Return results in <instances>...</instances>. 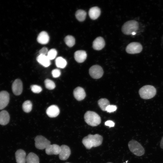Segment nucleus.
I'll use <instances>...</instances> for the list:
<instances>
[{"mask_svg":"<svg viewBox=\"0 0 163 163\" xmlns=\"http://www.w3.org/2000/svg\"><path fill=\"white\" fill-rule=\"evenodd\" d=\"M59 109L56 105H52L49 107L46 110V113L50 117H57L59 113Z\"/></svg>","mask_w":163,"mask_h":163,"instance_id":"nucleus-17","label":"nucleus"},{"mask_svg":"<svg viewBox=\"0 0 163 163\" xmlns=\"http://www.w3.org/2000/svg\"><path fill=\"white\" fill-rule=\"evenodd\" d=\"M102 136L98 134H89L82 139V143L85 148L89 149L92 147H96L101 145L103 141Z\"/></svg>","mask_w":163,"mask_h":163,"instance_id":"nucleus-1","label":"nucleus"},{"mask_svg":"<svg viewBox=\"0 0 163 163\" xmlns=\"http://www.w3.org/2000/svg\"><path fill=\"white\" fill-rule=\"evenodd\" d=\"M143 47L141 44L137 42H133L129 43L126 47V52L130 54H135L140 53Z\"/></svg>","mask_w":163,"mask_h":163,"instance_id":"nucleus-7","label":"nucleus"},{"mask_svg":"<svg viewBox=\"0 0 163 163\" xmlns=\"http://www.w3.org/2000/svg\"><path fill=\"white\" fill-rule=\"evenodd\" d=\"M46 87L49 90L54 89L55 87V85L54 82L52 80L48 79H46L44 81Z\"/></svg>","mask_w":163,"mask_h":163,"instance_id":"nucleus-28","label":"nucleus"},{"mask_svg":"<svg viewBox=\"0 0 163 163\" xmlns=\"http://www.w3.org/2000/svg\"><path fill=\"white\" fill-rule=\"evenodd\" d=\"M84 118L86 123L91 126H96L101 123V120L100 116L93 111H87L85 114Z\"/></svg>","mask_w":163,"mask_h":163,"instance_id":"nucleus-2","label":"nucleus"},{"mask_svg":"<svg viewBox=\"0 0 163 163\" xmlns=\"http://www.w3.org/2000/svg\"><path fill=\"white\" fill-rule=\"evenodd\" d=\"M30 88L32 91L35 93H39L42 90V88L40 86L37 85H31Z\"/></svg>","mask_w":163,"mask_h":163,"instance_id":"nucleus-30","label":"nucleus"},{"mask_svg":"<svg viewBox=\"0 0 163 163\" xmlns=\"http://www.w3.org/2000/svg\"><path fill=\"white\" fill-rule=\"evenodd\" d=\"M98 105L103 111H106V109L110 104L109 101L106 98H101L98 101Z\"/></svg>","mask_w":163,"mask_h":163,"instance_id":"nucleus-25","label":"nucleus"},{"mask_svg":"<svg viewBox=\"0 0 163 163\" xmlns=\"http://www.w3.org/2000/svg\"><path fill=\"white\" fill-rule=\"evenodd\" d=\"M37 40L38 42L41 44H46L49 41V37L46 32L42 31L38 35Z\"/></svg>","mask_w":163,"mask_h":163,"instance_id":"nucleus-18","label":"nucleus"},{"mask_svg":"<svg viewBox=\"0 0 163 163\" xmlns=\"http://www.w3.org/2000/svg\"><path fill=\"white\" fill-rule=\"evenodd\" d=\"M57 55V51L54 49H50L48 52L47 57L50 60L53 59L56 57Z\"/></svg>","mask_w":163,"mask_h":163,"instance_id":"nucleus-29","label":"nucleus"},{"mask_svg":"<svg viewBox=\"0 0 163 163\" xmlns=\"http://www.w3.org/2000/svg\"><path fill=\"white\" fill-rule=\"evenodd\" d=\"M60 151L59 154V159L62 160L67 159L71 154L70 148L66 145H62L60 146Z\"/></svg>","mask_w":163,"mask_h":163,"instance_id":"nucleus-11","label":"nucleus"},{"mask_svg":"<svg viewBox=\"0 0 163 163\" xmlns=\"http://www.w3.org/2000/svg\"><path fill=\"white\" fill-rule=\"evenodd\" d=\"M64 41L66 44L69 47L73 46L75 43L74 37L71 35H68L65 37Z\"/></svg>","mask_w":163,"mask_h":163,"instance_id":"nucleus-26","label":"nucleus"},{"mask_svg":"<svg viewBox=\"0 0 163 163\" xmlns=\"http://www.w3.org/2000/svg\"><path fill=\"white\" fill-rule=\"evenodd\" d=\"M15 156L17 163H25L26 162V153L22 149L17 150L15 153Z\"/></svg>","mask_w":163,"mask_h":163,"instance_id":"nucleus-15","label":"nucleus"},{"mask_svg":"<svg viewBox=\"0 0 163 163\" xmlns=\"http://www.w3.org/2000/svg\"><path fill=\"white\" fill-rule=\"evenodd\" d=\"M26 163H39V159L38 156L34 153L30 152L26 157Z\"/></svg>","mask_w":163,"mask_h":163,"instance_id":"nucleus-22","label":"nucleus"},{"mask_svg":"<svg viewBox=\"0 0 163 163\" xmlns=\"http://www.w3.org/2000/svg\"><path fill=\"white\" fill-rule=\"evenodd\" d=\"M140 97L144 99H149L153 97L156 94V90L153 86L146 85L142 87L139 91Z\"/></svg>","mask_w":163,"mask_h":163,"instance_id":"nucleus-4","label":"nucleus"},{"mask_svg":"<svg viewBox=\"0 0 163 163\" xmlns=\"http://www.w3.org/2000/svg\"><path fill=\"white\" fill-rule=\"evenodd\" d=\"M66 60L62 57H58L55 60L56 66L59 68H64L67 65Z\"/></svg>","mask_w":163,"mask_h":163,"instance_id":"nucleus-24","label":"nucleus"},{"mask_svg":"<svg viewBox=\"0 0 163 163\" xmlns=\"http://www.w3.org/2000/svg\"><path fill=\"white\" fill-rule=\"evenodd\" d=\"M32 105L31 102L29 100L24 102L22 105L23 110L26 113L30 112L32 109Z\"/></svg>","mask_w":163,"mask_h":163,"instance_id":"nucleus-27","label":"nucleus"},{"mask_svg":"<svg viewBox=\"0 0 163 163\" xmlns=\"http://www.w3.org/2000/svg\"><path fill=\"white\" fill-rule=\"evenodd\" d=\"M60 147L58 145H50L45 149L46 153L48 155H58L60 151Z\"/></svg>","mask_w":163,"mask_h":163,"instance_id":"nucleus-12","label":"nucleus"},{"mask_svg":"<svg viewBox=\"0 0 163 163\" xmlns=\"http://www.w3.org/2000/svg\"><path fill=\"white\" fill-rule=\"evenodd\" d=\"M48 52L47 48L46 47L42 48L39 51L40 55L41 54L45 55H46Z\"/></svg>","mask_w":163,"mask_h":163,"instance_id":"nucleus-33","label":"nucleus"},{"mask_svg":"<svg viewBox=\"0 0 163 163\" xmlns=\"http://www.w3.org/2000/svg\"><path fill=\"white\" fill-rule=\"evenodd\" d=\"M112 163L111 162H108V163Z\"/></svg>","mask_w":163,"mask_h":163,"instance_id":"nucleus-38","label":"nucleus"},{"mask_svg":"<svg viewBox=\"0 0 163 163\" xmlns=\"http://www.w3.org/2000/svg\"><path fill=\"white\" fill-rule=\"evenodd\" d=\"M10 119V115L7 111L3 110L0 112V124L2 125L7 124Z\"/></svg>","mask_w":163,"mask_h":163,"instance_id":"nucleus-20","label":"nucleus"},{"mask_svg":"<svg viewBox=\"0 0 163 163\" xmlns=\"http://www.w3.org/2000/svg\"><path fill=\"white\" fill-rule=\"evenodd\" d=\"M139 27L138 22L134 20L129 21L126 22L122 27V32L126 35L131 34L133 32H136Z\"/></svg>","mask_w":163,"mask_h":163,"instance_id":"nucleus-3","label":"nucleus"},{"mask_svg":"<svg viewBox=\"0 0 163 163\" xmlns=\"http://www.w3.org/2000/svg\"><path fill=\"white\" fill-rule=\"evenodd\" d=\"M105 45V42L104 39L101 37H99L93 41L92 47L94 50H102Z\"/></svg>","mask_w":163,"mask_h":163,"instance_id":"nucleus-13","label":"nucleus"},{"mask_svg":"<svg viewBox=\"0 0 163 163\" xmlns=\"http://www.w3.org/2000/svg\"><path fill=\"white\" fill-rule=\"evenodd\" d=\"M117 109L116 106L114 105H109L106 109V111L107 112L111 113L115 111Z\"/></svg>","mask_w":163,"mask_h":163,"instance_id":"nucleus-32","label":"nucleus"},{"mask_svg":"<svg viewBox=\"0 0 163 163\" xmlns=\"http://www.w3.org/2000/svg\"><path fill=\"white\" fill-rule=\"evenodd\" d=\"M37 61L44 67H48L50 65V60L47 56L39 55L37 58Z\"/></svg>","mask_w":163,"mask_h":163,"instance_id":"nucleus-21","label":"nucleus"},{"mask_svg":"<svg viewBox=\"0 0 163 163\" xmlns=\"http://www.w3.org/2000/svg\"><path fill=\"white\" fill-rule=\"evenodd\" d=\"M74 57L76 62L78 63H82L86 59L87 54L84 50H77L75 53Z\"/></svg>","mask_w":163,"mask_h":163,"instance_id":"nucleus-16","label":"nucleus"},{"mask_svg":"<svg viewBox=\"0 0 163 163\" xmlns=\"http://www.w3.org/2000/svg\"><path fill=\"white\" fill-rule=\"evenodd\" d=\"M73 95L77 100L80 101L85 98L86 96V93L83 88L78 87L74 90Z\"/></svg>","mask_w":163,"mask_h":163,"instance_id":"nucleus-14","label":"nucleus"},{"mask_svg":"<svg viewBox=\"0 0 163 163\" xmlns=\"http://www.w3.org/2000/svg\"><path fill=\"white\" fill-rule=\"evenodd\" d=\"M52 74L54 78H58L61 75V72L58 69H55L53 70L52 72Z\"/></svg>","mask_w":163,"mask_h":163,"instance_id":"nucleus-31","label":"nucleus"},{"mask_svg":"<svg viewBox=\"0 0 163 163\" xmlns=\"http://www.w3.org/2000/svg\"><path fill=\"white\" fill-rule=\"evenodd\" d=\"M128 145L130 151L136 156H141L145 153V150L143 146L139 143L134 140L130 141Z\"/></svg>","mask_w":163,"mask_h":163,"instance_id":"nucleus-5","label":"nucleus"},{"mask_svg":"<svg viewBox=\"0 0 163 163\" xmlns=\"http://www.w3.org/2000/svg\"><path fill=\"white\" fill-rule=\"evenodd\" d=\"M161 42L163 44V34L161 39Z\"/></svg>","mask_w":163,"mask_h":163,"instance_id":"nucleus-36","label":"nucleus"},{"mask_svg":"<svg viewBox=\"0 0 163 163\" xmlns=\"http://www.w3.org/2000/svg\"><path fill=\"white\" fill-rule=\"evenodd\" d=\"M101 10L98 7L95 6L91 8L88 11V14L90 18L92 20L97 18L101 14Z\"/></svg>","mask_w":163,"mask_h":163,"instance_id":"nucleus-19","label":"nucleus"},{"mask_svg":"<svg viewBox=\"0 0 163 163\" xmlns=\"http://www.w3.org/2000/svg\"><path fill=\"white\" fill-rule=\"evenodd\" d=\"M10 99L9 94L5 91L0 92V110H2L8 104Z\"/></svg>","mask_w":163,"mask_h":163,"instance_id":"nucleus-9","label":"nucleus"},{"mask_svg":"<svg viewBox=\"0 0 163 163\" xmlns=\"http://www.w3.org/2000/svg\"><path fill=\"white\" fill-rule=\"evenodd\" d=\"M105 125L106 126H109V127H112L114 126L115 123L113 121L109 120L105 122Z\"/></svg>","mask_w":163,"mask_h":163,"instance_id":"nucleus-34","label":"nucleus"},{"mask_svg":"<svg viewBox=\"0 0 163 163\" xmlns=\"http://www.w3.org/2000/svg\"><path fill=\"white\" fill-rule=\"evenodd\" d=\"M12 90L15 95H19L21 94L23 90V84L21 80L17 79L14 81L12 84Z\"/></svg>","mask_w":163,"mask_h":163,"instance_id":"nucleus-10","label":"nucleus"},{"mask_svg":"<svg viewBox=\"0 0 163 163\" xmlns=\"http://www.w3.org/2000/svg\"><path fill=\"white\" fill-rule=\"evenodd\" d=\"M103 73L102 68L98 65L93 66L89 69V73L90 76L94 79L101 78L102 76Z\"/></svg>","mask_w":163,"mask_h":163,"instance_id":"nucleus-8","label":"nucleus"},{"mask_svg":"<svg viewBox=\"0 0 163 163\" xmlns=\"http://www.w3.org/2000/svg\"><path fill=\"white\" fill-rule=\"evenodd\" d=\"M69 163L67 162V163Z\"/></svg>","mask_w":163,"mask_h":163,"instance_id":"nucleus-39","label":"nucleus"},{"mask_svg":"<svg viewBox=\"0 0 163 163\" xmlns=\"http://www.w3.org/2000/svg\"><path fill=\"white\" fill-rule=\"evenodd\" d=\"M36 147L39 149H43L50 144V142L45 137L41 135L37 136L34 139Z\"/></svg>","mask_w":163,"mask_h":163,"instance_id":"nucleus-6","label":"nucleus"},{"mask_svg":"<svg viewBox=\"0 0 163 163\" xmlns=\"http://www.w3.org/2000/svg\"><path fill=\"white\" fill-rule=\"evenodd\" d=\"M136 34V32H133L132 33V35H134Z\"/></svg>","mask_w":163,"mask_h":163,"instance_id":"nucleus-37","label":"nucleus"},{"mask_svg":"<svg viewBox=\"0 0 163 163\" xmlns=\"http://www.w3.org/2000/svg\"><path fill=\"white\" fill-rule=\"evenodd\" d=\"M160 146L161 148L163 149V136L162 137V139H161V140L160 142Z\"/></svg>","mask_w":163,"mask_h":163,"instance_id":"nucleus-35","label":"nucleus"},{"mask_svg":"<svg viewBox=\"0 0 163 163\" xmlns=\"http://www.w3.org/2000/svg\"><path fill=\"white\" fill-rule=\"evenodd\" d=\"M87 13L83 10L79 9L76 12L75 16L77 19L80 21H83L85 19Z\"/></svg>","mask_w":163,"mask_h":163,"instance_id":"nucleus-23","label":"nucleus"}]
</instances>
